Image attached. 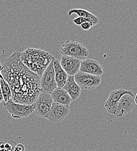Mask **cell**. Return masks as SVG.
I'll use <instances>...</instances> for the list:
<instances>
[{"label":"cell","instance_id":"4fadbf2b","mask_svg":"<svg viewBox=\"0 0 137 151\" xmlns=\"http://www.w3.org/2000/svg\"><path fill=\"white\" fill-rule=\"evenodd\" d=\"M62 88L70 95L72 101L77 100L80 95L81 89L75 83L74 76H68L67 83Z\"/></svg>","mask_w":137,"mask_h":151},{"label":"cell","instance_id":"7a4b0ae2","mask_svg":"<svg viewBox=\"0 0 137 151\" xmlns=\"http://www.w3.org/2000/svg\"><path fill=\"white\" fill-rule=\"evenodd\" d=\"M54 58L50 52L34 48H28L20 53L21 62L40 77Z\"/></svg>","mask_w":137,"mask_h":151},{"label":"cell","instance_id":"44dd1931","mask_svg":"<svg viewBox=\"0 0 137 151\" xmlns=\"http://www.w3.org/2000/svg\"><path fill=\"white\" fill-rule=\"evenodd\" d=\"M25 148L23 144H16L14 149V151H25Z\"/></svg>","mask_w":137,"mask_h":151},{"label":"cell","instance_id":"277c9868","mask_svg":"<svg viewBox=\"0 0 137 151\" xmlns=\"http://www.w3.org/2000/svg\"><path fill=\"white\" fill-rule=\"evenodd\" d=\"M5 110L15 119L27 117L34 112V104L25 105L14 102L12 99L3 104Z\"/></svg>","mask_w":137,"mask_h":151},{"label":"cell","instance_id":"7402d4cb","mask_svg":"<svg viewBox=\"0 0 137 151\" xmlns=\"http://www.w3.org/2000/svg\"><path fill=\"white\" fill-rule=\"evenodd\" d=\"M5 144V143H4L3 141H0V149H4Z\"/></svg>","mask_w":137,"mask_h":151},{"label":"cell","instance_id":"8fae6325","mask_svg":"<svg viewBox=\"0 0 137 151\" xmlns=\"http://www.w3.org/2000/svg\"><path fill=\"white\" fill-rule=\"evenodd\" d=\"M79 72L100 77L103 73L101 64L95 59H87L80 60Z\"/></svg>","mask_w":137,"mask_h":151},{"label":"cell","instance_id":"603a6c76","mask_svg":"<svg viewBox=\"0 0 137 151\" xmlns=\"http://www.w3.org/2000/svg\"><path fill=\"white\" fill-rule=\"evenodd\" d=\"M3 101H4V98H3V95L2 94L1 90V87H0V103H1Z\"/></svg>","mask_w":137,"mask_h":151},{"label":"cell","instance_id":"6da1fadb","mask_svg":"<svg viewBox=\"0 0 137 151\" xmlns=\"http://www.w3.org/2000/svg\"><path fill=\"white\" fill-rule=\"evenodd\" d=\"M20 53L0 57V72L11 88L12 100L20 104L32 105L42 92L40 77L21 62Z\"/></svg>","mask_w":137,"mask_h":151},{"label":"cell","instance_id":"30bf717a","mask_svg":"<svg viewBox=\"0 0 137 151\" xmlns=\"http://www.w3.org/2000/svg\"><path fill=\"white\" fill-rule=\"evenodd\" d=\"M125 94L133 95V94L131 91L126 90L123 88L115 90L110 93L104 104V107L109 113L113 115L114 114L119 100Z\"/></svg>","mask_w":137,"mask_h":151},{"label":"cell","instance_id":"9a60e30c","mask_svg":"<svg viewBox=\"0 0 137 151\" xmlns=\"http://www.w3.org/2000/svg\"><path fill=\"white\" fill-rule=\"evenodd\" d=\"M50 94L51 95L53 102L60 105L69 106L72 102L70 95L62 88H57Z\"/></svg>","mask_w":137,"mask_h":151},{"label":"cell","instance_id":"9c48e42d","mask_svg":"<svg viewBox=\"0 0 137 151\" xmlns=\"http://www.w3.org/2000/svg\"><path fill=\"white\" fill-rule=\"evenodd\" d=\"M70 113L69 106L53 102L51 107L45 119L52 123H59L64 120Z\"/></svg>","mask_w":137,"mask_h":151},{"label":"cell","instance_id":"ac0fdd59","mask_svg":"<svg viewBox=\"0 0 137 151\" xmlns=\"http://www.w3.org/2000/svg\"><path fill=\"white\" fill-rule=\"evenodd\" d=\"M16 142L13 140L9 141L7 144H5L4 149L8 151H14V149L16 145Z\"/></svg>","mask_w":137,"mask_h":151},{"label":"cell","instance_id":"ffe728a7","mask_svg":"<svg viewBox=\"0 0 137 151\" xmlns=\"http://www.w3.org/2000/svg\"><path fill=\"white\" fill-rule=\"evenodd\" d=\"M74 23L77 25V26H80L82 23L86 22H90V20H89L88 19H85L83 18H80V17H78L76 18L73 20Z\"/></svg>","mask_w":137,"mask_h":151},{"label":"cell","instance_id":"ba28073f","mask_svg":"<svg viewBox=\"0 0 137 151\" xmlns=\"http://www.w3.org/2000/svg\"><path fill=\"white\" fill-rule=\"evenodd\" d=\"M134 95H124L119 100L114 116L121 117L130 113L135 107Z\"/></svg>","mask_w":137,"mask_h":151},{"label":"cell","instance_id":"cb8c5ba5","mask_svg":"<svg viewBox=\"0 0 137 151\" xmlns=\"http://www.w3.org/2000/svg\"><path fill=\"white\" fill-rule=\"evenodd\" d=\"M1 79H3V77H2V76L1 75V72H0V80Z\"/></svg>","mask_w":137,"mask_h":151},{"label":"cell","instance_id":"3957f363","mask_svg":"<svg viewBox=\"0 0 137 151\" xmlns=\"http://www.w3.org/2000/svg\"><path fill=\"white\" fill-rule=\"evenodd\" d=\"M60 52L62 56L73 57L80 60L82 58L88 57L89 52L88 49L77 41L67 40L61 45Z\"/></svg>","mask_w":137,"mask_h":151},{"label":"cell","instance_id":"7c38bea8","mask_svg":"<svg viewBox=\"0 0 137 151\" xmlns=\"http://www.w3.org/2000/svg\"><path fill=\"white\" fill-rule=\"evenodd\" d=\"M60 65L68 76H74L79 72L80 60L73 57L62 56Z\"/></svg>","mask_w":137,"mask_h":151},{"label":"cell","instance_id":"d4e9b609","mask_svg":"<svg viewBox=\"0 0 137 151\" xmlns=\"http://www.w3.org/2000/svg\"><path fill=\"white\" fill-rule=\"evenodd\" d=\"M0 151H8L5 149H0Z\"/></svg>","mask_w":137,"mask_h":151},{"label":"cell","instance_id":"5b68a950","mask_svg":"<svg viewBox=\"0 0 137 151\" xmlns=\"http://www.w3.org/2000/svg\"><path fill=\"white\" fill-rule=\"evenodd\" d=\"M40 87L42 92L49 94L57 88L53 60L40 77Z\"/></svg>","mask_w":137,"mask_h":151},{"label":"cell","instance_id":"8992f818","mask_svg":"<svg viewBox=\"0 0 137 151\" xmlns=\"http://www.w3.org/2000/svg\"><path fill=\"white\" fill-rule=\"evenodd\" d=\"M74 77L75 83L81 90H94L101 84L100 77L79 72Z\"/></svg>","mask_w":137,"mask_h":151},{"label":"cell","instance_id":"52a82bcc","mask_svg":"<svg viewBox=\"0 0 137 151\" xmlns=\"http://www.w3.org/2000/svg\"><path fill=\"white\" fill-rule=\"evenodd\" d=\"M53 102L51 95L49 93H40L34 102V111L43 118L49 113Z\"/></svg>","mask_w":137,"mask_h":151},{"label":"cell","instance_id":"5bb4252c","mask_svg":"<svg viewBox=\"0 0 137 151\" xmlns=\"http://www.w3.org/2000/svg\"><path fill=\"white\" fill-rule=\"evenodd\" d=\"M53 62L57 88H62L65 85L68 76L61 68L59 61L57 59L54 58Z\"/></svg>","mask_w":137,"mask_h":151},{"label":"cell","instance_id":"d6986e66","mask_svg":"<svg viewBox=\"0 0 137 151\" xmlns=\"http://www.w3.org/2000/svg\"><path fill=\"white\" fill-rule=\"evenodd\" d=\"M80 26L82 29L87 31V30H89L94 26V25L91 22H86L82 23Z\"/></svg>","mask_w":137,"mask_h":151},{"label":"cell","instance_id":"e0dca14e","mask_svg":"<svg viewBox=\"0 0 137 151\" xmlns=\"http://www.w3.org/2000/svg\"><path fill=\"white\" fill-rule=\"evenodd\" d=\"M0 87L2 94L3 95L4 101H5V102H7L12 98L11 88L8 84L4 80V78L0 80Z\"/></svg>","mask_w":137,"mask_h":151},{"label":"cell","instance_id":"2e32d148","mask_svg":"<svg viewBox=\"0 0 137 151\" xmlns=\"http://www.w3.org/2000/svg\"><path fill=\"white\" fill-rule=\"evenodd\" d=\"M75 14L80 18H83L85 19H88L90 22L93 24L94 26L98 24L99 22V19L97 17L89 12V11L83 9H70L68 12V16H71L72 15Z\"/></svg>","mask_w":137,"mask_h":151}]
</instances>
